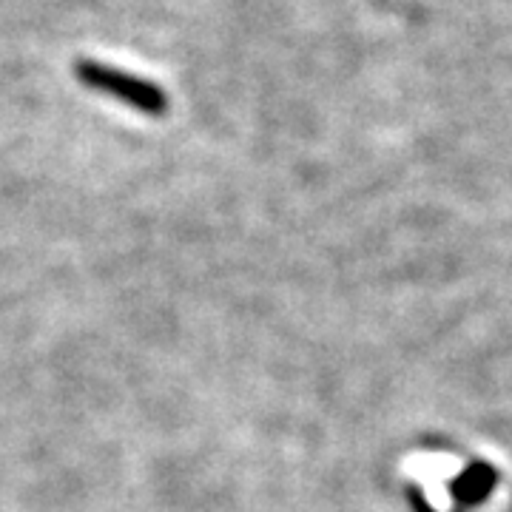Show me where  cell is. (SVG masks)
I'll return each mask as SVG.
<instances>
[{
	"label": "cell",
	"instance_id": "obj_1",
	"mask_svg": "<svg viewBox=\"0 0 512 512\" xmlns=\"http://www.w3.org/2000/svg\"><path fill=\"white\" fill-rule=\"evenodd\" d=\"M74 74H77V80L86 89L114 97L123 106L137 109L146 117H163L165 111H168V94L163 92V86L151 83L146 77L120 72V69L106 66V63H97V60H77Z\"/></svg>",
	"mask_w": 512,
	"mask_h": 512
}]
</instances>
